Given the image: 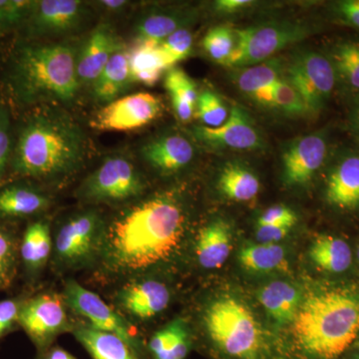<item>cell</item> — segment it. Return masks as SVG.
Returning a JSON list of instances; mask_svg holds the SVG:
<instances>
[{"label": "cell", "instance_id": "obj_1", "mask_svg": "<svg viewBox=\"0 0 359 359\" xmlns=\"http://www.w3.org/2000/svg\"><path fill=\"white\" fill-rule=\"evenodd\" d=\"M187 215L172 193L129 205L106 223L99 261L116 276H136L165 263L185 235Z\"/></svg>", "mask_w": 359, "mask_h": 359}, {"label": "cell", "instance_id": "obj_2", "mask_svg": "<svg viewBox=\"0 0 359 359\" xmlns=\"http://www.w3.org/2000/svg\"><path fill=\"white\" fill-rule=\"evenodd\" d=\"M86 148L79 125L65 111L47 107L30 116L20 129L11 166L21 177L65 178L82 166Z\"/></svg>", "mask_w": 359, "mask_h": 359}, {"label": "cell", "instance_id": "obj_3", "mask_svg": "<svg viewBox=\"0 0 359 359\" xmlns=\"http://www.w3.org/2000/svg\"><path fill=\"white\" fill-rule=\"evenodd\" d=\"M292 334L299 358H341L359 337V287L337 285L309 294L292 323Z\"/></svg>", "mask_w": 359, "mask_h": 359}, {"label": "cell", "instance_id": "obj_4", "mask_svg": "<svg viewBox=\"0 0 359 359\" xmlns=\"http://www.w3.org/2000/svg\"><path fill=\"white\" fill-rule=\"evenodd\" d=\"M78 50L67 42L26 45L16 54L11 84L21 102L71 103L79 91Z\"/></svg>", "mask_w": 359, "mask_h": 359}, {"label": "cell", "instance_id": "obj_5", "mask_svg": "<svg viewBox=\"0 0 359 359\" xmlns=\"http://www.w3.org/2000/svg\"><path fill=\"white\" fill-rule=\"evenodd\" d=\"M205 335L224 359H271V348L252 311L233 297H219L203 313Z\"/></svg>", "mask_w": 359, "mask_h": 359}, {"label": "cell", "instance_id": "obj_6", "mask_svg": "<svg viewBox=\"0 0 359 359\" xmlns=\"http://www.w3.org/2000/svg\"><path fill=\"white\" fill-rule=\"evenodd\" d=\"M313 28L306 23L285 20L235 30V49L226 66L243 69L276 57L278 52L313 34Z\"/></svg>", "mask_w": 359, "mask_h": 359}, {"label": "cell", "instance_id": "obj_7", "mask_svg": "<svg viewBox=\"0 0 359 359\" xmlns=\"http://www.w3.org/2000/svg\"><path fill=\"white\" fill-rule=\"evenodd\" d=\"M106 222L95 210L79 212L59 226L53 241L54 256L63 269L84 268L100 257Z\"/></svg>", "mask_w": 359, "mask_h": 359}, {"label": "cell", "instance_id": "obj_8", "mask_svg": "<svg viewBox=\"0 0 359 359\" xmlns=\"http://www.w3.org/2000/svg\"><path fill=\"white\" fill-rule=\"evenodd\" d=\"M145 189V180L129 158L110 156L84 180L78 198L90 203L130 202Z\"/></svg>", "mask_w": 359, "mask_h": 359}, {"label": "cell", "instance_id": "obj_9", "mask_svg": "<svg viewBox=\"0 0 359 359\" xmlns=\"http://www.w3.org/2000/svg\"><path fill=\"white\" fill-rule=\"evenodd\" d=\"M285 74L301 93L309 115L320 114L337 88L334 68L325 52H297L287 62Z\"/></svg>", "mask_w": 359, "mask_h": 359}, {"label": "cell", "instance_id": "obj_10", "mask_svg": "<svg viewBox=\"0 0 359 359\" xmlns=\"http://www.w3.org/2000/svg\"><path fill=\"white\" fill-rule=\"evenodd\" d=\"M65 299L45 292L23 302L18 325L28 335L39 353L53 346L54 340L66 332H72L66 313Z\"/></svg>", "mask_w": 359, "mask_h": 359}, {"label": "cell", "instance_id": "obj_11", "mask_svg": "<svg viewBox=\"0 0 359 359\" xmlns=\"http://www.w3.org/2000/svg\"><path fill=\"white\" fill-rule=\"evenodd\" d=\"M63 299L73 311L86 318L92 327L118 335L143 358L142 342L133 334L128 323L95 292L85 289L76 280H69L66 283Z\"/></svg>", "mask_w": 359, "mask_h": 359}, {"label": "cell", "instance_id": "obj_12", "mask_svg": "<svg viewBox=\"0 0 359 359\" xmlns=\"http://www.w3.org/2000/svg\"><path fill=\"white\" fill-rule=\"evenodd\" d=\"M162 110V101L154 94H130L106 104L90 125L99 131H132L154 121Z\"/></svg>", "mask_w": 359, "mask_h": 359}, {"label": "cell", "instance_id": "obj_13", "mask_svg": "<svg viewBox=\"0 0 359 359\" xmlns=\"http://www.w3.org/2000/svg\"><path fill=\"white\" fill-rule=\"evenodd\" d=\"M330 139L327 131L304 135L290 142L283 153V179L285 185H308L330 157Z\"/></svg>", "mask_w": 359, "mask_h": 359}, {"label": "cell", "instance_id": "obj_14", "mask_svg": "<svg viewBox=\"0 0 359 359\" xmlns=\"http://www.w3.org/2000/svg\"><path fill=\"white\" fill-rule=\"evenodd\" d=\"M323 197L334 211L359 212V150L346 149L334 155L328 166Z\"/></svg>", "mask_w": 359, "mask_h": 359}, {"label": "cell", "instance_id": "obj_15", "mask_svg": "<svg viewBox=\"0 0 359 359\" xmlns=\"http://www.w3.org/2000/svg\"><path fill=\"white\" fill-rule=\"evenodd\" d=\"M88 14L86 4L78 0L32 1L28 27L37 37L71 34L81 28Z\"/></svg>", "mask_w": 359, "mask_h": 359}, {"label": "cell", "instance_id": "obj_16", "mask_svg": "<svg viewBox=\"0 0 359 359\" xmlns=\"http://www.w3.org/2000/svg\"><path fill=\"white\" fill-rule=\"evenodd\" d=\"M193 134L205 145L233 151H256L264 147V141L256 124L241 105L231 108L228 120L219 128L195 127Z\"/></svg>", "mask_w": 359, "mask_h": 359}, {"label": "cell", "instance_id": "obj_17", "mask_svg": "<svg viewBox=\"0 0 359 359\" xmlns=\"http://www.w3.org/2000/svg\"><path fill=\"white\" fill-rule=\"evenodd\" d=\"M124 48L111 25H97L78 50L77 75L80 86H92L111 57Z\"/></svg>", "mask_w": 359, "mask_h": 359}, {"label": "cell", "instance_id": "obj_18", "mask_svg": "<svg viewBox=\"0 0 359 359\" xmlns=\"http://www.w3.org/2000/svg\"><path fill=\"white\" fill-rule=\"evenodd\" d=\"M171 301V292L165 283L156 280H134L116 294V304L128 316L147 320L164 311Z\"/></svg>", "mask_w": 359, "mask_h": 359}, {"label": "cell", "instance_id": "obj_19", "mask_svg": "<svg viewBox=\"0 0 359 359\" xmlns=\"http://www.w3.org/2000/svg\"><path fill=\"white\" fill-rule=\"evenodd\" d=\"M142 157L157 171L176 173L192 162L195 148L192 142L180 134H167L148 142L142 147Z\"/></svg>", "mask_w": 359, "mask_h": 359}, {"label": "cell", "instance_id": "obj_20", "mask_svg": "<svg viewBox=\"0 0 359 359\" xmlns=\"http://www.w3.org/2000/svg\"><path fill=\"white\" fill-rule=\"evenodd\" d=\"M196 11L191 7H159L142 14L135 26L137 41L160 43L177 30L185 28L195 20Z\"/></svg>", "mask_w": 359, "mask_h": 359}, {"label": "cell", "instance_id": "obj_21", "mask_svg": "<svg viewBox=\"0 0 359 359\" xmlns=\"http://www.w3.org/2000/svg\"><path fill=\"white\" fill-rule=\"evenodd\" d=\"M285 60L276 56L259 65L243 68L236 82L245 95L262 105L273 107V90L276 82L285 75Z\"/></svg>", "mask_w": 359, "mask_h": 359}, {"label": "cell", "instance_id": "obj_22", "mask_svg": "<svg viewBox=\"0 0 359 359\" xmlns=\"http://www.w3.org/2000/svg\"><path fill=\"white\" fill-rule=\"evenodd\" d=\"M231 248L230 224L224 219H215L198 233L195 243L196 259L203 269H219L230 257Z\"/></svg>", "mask_w": 359, "mask_h": 359}, {"label": "cell", "instance_id": "obj_23", "mask_svg": "<svg viewBox=\"0 0 359 359\" xmlns=\"http://www.w3.org/2000/svg\"><path fill=\"white\" fill-rule=\"evenodd\" d=\"M257 299L269 318L280 327L294 323L302 304L299 290L285 280L264 285L257 292Z\"/></svg>", "mask_w": 359, "mask_h": 359}, {"label": "cell", "instance_id": "obj_24", "mask_svg": "<svg viewBox=\"0 0 359 359\" xmlns=\"http://www.w3.org/2000/svg\"><path fill=\"white\" fill-rule=\"evenodd\" d=\"M72 334L91 359H145L121 337L91 325L73 327Z\"/></svg>", "mask_w": 359, "mask_h": 359}, {"label": "cell", "instance_id": "obj_25", "mask_svg": "<svg viewBox=\"0 0 359 359\" xmlns=\"http://www.w3.org/2000/svg\"><path fill=\"white\" fill-rule=\"evenodd\" d=\"M334 66L337 88L354 99L359 96V39H340L327 52Z\"/></svg>", "mask_w": 359, "mask_h": 359}, {"label": "cell", "instance_id": "obj_26", "mask_svg": "<svg viewBox=\"0 0 359 359\" xmlns=\"http://www.w3.org/2000/svg\"><path fill=\"white\" fill-rule=\"evenodd\" d=\"M129 65L133 82L146 86H153L163 73L173 68L161 50L159 43L152 41H137L129 50Z\"/></svg>", "mask_w": 359, "mask_h": 359}, {"label": "cell", "instance_id": "obj_27", "mask_svg": "<svg viewBox=\"0 0 359 359\" xmlns=\"http://www.w3.org/2000/svg\"><path fill=\"white\" fill-rule=\"evenodd\" d=\"M133 83L130 72L129 51L124 48L111 57L91 87L97 101L109 104L120 98Z\"/></svg>", "mask_w": 359, "mask_h": 359}, {"label": "cell", "instance_id": "obj_28", "mask_svg": "<svg viewBox=\"0 0 359 359\" xmlns=\"http://www.w3.org/2000/svg\"><path fill=\"white\" fill-rule=\"evenodd\" d=\"M309 252L314 266L328 273L339 275L346 273L353 263L351 245L344 238L335 236H318Z\"/></svg>", "mask_w": 359, "mask_h": 359}, {"label": "cell", "instance_id": "obj_29", "mask_svg": "<svg viewBox=\"0 0 359 359\" xmlns=\"http://www.w3.org/2000/svg\"><path fill=\"white\" fill-rule=\"evenodd\" d=\"M192 344V337L186 321L179 318L151 337L147 351L153 359H186Z\"/></svg>", "mask_w": 359, "mask_h": 359}, {"label": "cell", "instance_id": "obj_30", "mask_svg": "<svg viewBox=\"0 0 359 359\" xmlns=\"http://www.w3.org/2000/svg\"><path fill=\"white\" fill-rule=\"evenodd\" d=\"M218 188L226 199L247 203L256 199L261 184L249 167L242 163L230 162L219 172Z\"/></svg>", "mask_w": 359, "mask_h": 359}, {"label": "cell", "instance_id": "obj_31", "mask_svg": "<svg viewBox=\"0 0 359 359\" xmlns=\"http://www.w3.org/2000/svg\"><path fill=\"white\" fill-rule=\"evenodd\" d=\"M165 87L171 97L175 114L180 121L188 123L195 115L199 92L192 78L181 68L168 70L165 77Z\"/></svg>", "mask_w": 359, "mask_h": 359}, {"label": "cell", "instance_id": "obj_32", "mask_svg": "<svg viewBox=\"0 0 359 359\" xmlns=\"http://www.w3.org/2000/svg\"><path fill=\"white\" fill-rule=\"evenodd\" d=\"M53 249V241L49 224L35 222L28 226L20 245V254L23 264L30 271L43 268Z\"/></svg>", "mask_w": 359, "mask_h": 359}, {"label": "cell", "instance_id": "obj_33", "mask_svg": "<svg viewBox=\"0 0 359 359\" xmlns=\"http://www.w3.org/2000/svg\"><path fill=\"white\" fill-rule=\"evenodd\" d=\"M241 266L254 273H269L287 271L285 252L278 244H250L245 245L238 254Z\"/></svg>", "mask_w": 359, "mask_h": 359}, {"label": "cell", "instance_id": "obj_34", "mask_svg": "<svg viewBox=\"0 0 359 359\" xmlns=\"http://www.w3.org/2000/svg\"><path fill=\"white\" fill-rule=\"evenodd\" d=\"M49 205L46 196L23 186H13L0 192V215L6 217L32 216Z\"/></svg>", "mask_w": 359, "mask_h": 359}, {"label": "cell", "instance_id": "obj_35", "mask_svg": "<svg viewBox=\"0 0 359 359\" xmlns=\"http://www.w3.org/2000/svg\"><path fill=\"white\" fill-rule=\"evenodd\" d=\"M235 46V32L226 25L212 28L203 39L205 51L210 58L219 65H226Z\"/></svg>", "mask_w": 359, "mask_h": 359}, {"label": "cell", "instance_id": "obj_36", "mask_svg": "<svg viewBox=\"0 0 359 359\" xmlns=\"http://www.w3.org/2000/svg\"><path fill=\"white\" fill-rule=\"evenodd\" d=\"M229 113L222 99L211 90H205L199 94L195 116L208 128H219L228 120Z\"/></svg>", "mask_w": 359, "mask_h": 359}, {"label": "cell", "instance_id": "obj_37", "mask_svg": "<svg viewBox=\"0 0 359 359\" xmlns=\"http://www.w3.org/2000/svg\"><path fill=\"white\" fill-rule=\"evenodd\" d=\"M273 107L278 108L287 115H309L308 107L301 93L285 75L276 82L273 90Z\"/></svg>", "mask_w": 359, "mask_h": 359}, {"label": "cell", "instance_id": "obj_38", "mask_svg": "<svg viewBox=\"0 0 359 359\" xmlns=\"http://www.w3.org/2000/svg\"><path fill=\"white\" fill-rule=\"evenodd\" d=\"M18 250L11 233L0 229V290L11 287L18 271Z\"/></svg>", "mask_w": 359, "mask_h": 359}, {"label": "cell", "instance_id": "obj_39", "mask_svg": "<svg viewBox=\"0 0 359 359\" xmlns=\"http://www.w3.org/2000/svg\"><path fill=\"white\" fill-rule=\"evenodd\" d=\"M194 36L188 27L181 28L159 43L161 50L166 56L172 67L184 60L192 51Z\"/></svg>", "mask_w": 359, "mask_h": 359}, {"label": "cell", "instance_id": "obj_40", "mask_svg": "<svg viewBox=\"0 0 359 359\" xmlns=\"http://www.w3.org/2000/svg\"><path fill=\"white\" fill-rule=\"evenodd\" d=\"M32 1L0 0V30L8 29L27 20Z\"/></svg>", "mask_w": 359, "mask_h": 359}, {"label": "cell", "instance_id": "obj_41", "mask_svg": "<svg viewBox=\"0 0 359 359\" xmlns=\"http://www.w3.org/2000/svg\"><path fill=\"white\" fill-rule=\"evenodd\" d=\"M330 20L359 32V0H339L328 7Z\"/></svg>", "mask_w": 359, "mask_h": 359}, {"label": "cell", "instance_id": "obj_42", "mask_svg": "<svg viewBox=\"0 0 359 359\" xmlns=\"http://www.w3.org/2000/svg\"><path fill=\"white\" fill-rule=\"evenodd\" d=\"M297 218L295 212L285 205H278L269 208L257 219V226H294Z\"/></svg>", "mask_w": 359, "mask_h": 359}, {"label": "cell", "instance_id": "obj_43", "mask_svg": "<svg viewBox=\"0 0 359 359\" xmlns=\"http://www.w3.org/2000/svg\"><path fill=\"white\" fill-rule=\"evenodd\" d=\"M23 302L13 299L0 302V339L13 330L15 323H18Z\"/></svg>", "mask_w": 359, "mask_h": 359}, {"label": "cell", "instance_id": "obj_44", "mask_svg": "<svg viewBox=\"0 0 359 359\" xmlns=\"http://www.w3.org/2000/svg\"><path fill=\"white\" fill-rule=\"evenodd\" d=\"M11 118L8 110L0 106V179L11 158Z\"/></svg>", "mask_w": 359, "mask_h": 359}, {"label": "cell", "instance_id": "obj_45", "mask_svg": "<svg viewBox=\"0 0 359 359\" xmlns=\"http://www.w3.org/2000/svg\"><path fill=\"white\" fill-rule=\"evenodd\" d=\"M292 229V226H257V243H261V244H278V242H280L289 235Z\"/></svg>", "mask_w": 359, "mask_h": 359}, {"label": "cell", "instance_id": "obj_46", "mask_svg": "<svg viewBox=\"0 0 359 359\" xmlns=\"http://www.w3.org/2000/svg\"><path fill=\"white\" fill-rule=\"evenodd\" d=\"M250 0H219L214 4L215 11L221 13H236L252 6Z\"/></svg>", "mask_w": 359, "mask_h": 359}, {"label": "cell", "instance_id": "obj_47", "mask_svg": "<svg viewBox=\"0 0 359 359\" xmlns=\"http://www.w3.org/2000/svg\"><path fill=\"white\" fill-rule=\"evenodd\" d=\"M347 124H348L349 132L359 143V96L353 99V104L347 117Z\"/></svg>", "mask_w": 359, "mask_h": 359}, {"label": "cell", "instance_id": "obj_48", "mask_svg": "<svg viewBox=\"0 0 359 359\" xmlns=\"http://www.w3.org/2000/svg\"><path fill=\"white\" fill-rule=\"evenodd\" d=\"M39 359H77L65 348L58 346H52L46 351L39 353Z\"/></svg>", "mask_w": 359, "mask_h": 359}, {"label": "cell", "instance_id": "obj_49", "mask_svg": "<svg viewBox=\"0 0 359 359\" xmlns=\"http://www.w3.org/2000/svg\"><path fill=\"white\" fill-rule=\"evenodd\" d=\"M98 4L109 13H120L128 6L129 2L125 0H104V1H99Z\"/></svg>", "mask_w": 359, "mask_h": 359}, {"label": "cell", "instance_id": "obj_50", "mask_svg": "<svg viewBox=\"0 0 359 359\" xmlns=\"http://www.w3.org/2000/svg\"><path fill=\"white\" fill-rule=\"evenodd\" d=\"M347 359H359V351H355V353L351 354V355Z\"/></svg>", "mask_w": 359, "mask_h": 359}, {"label": "cell", "instance_id": "obj_51", "mask_svg": "<svg viewBox=\"0 0 359 359\" xmlns=\"http://www.w3.org/2000/svg\"><path fill=\"white\" fill-rule=\"evenodd\" d=\"M353 348L355 349V351H359V337L358 340H356L355 344H354Z\"/></svg>", "mask_w": 359, "mask_h": 359}, {"label": "cell", "instance_id": "obj_52", "mask_svg": "<svg viewBox=\"0 0 359 359\" xmlns=\"http://www.w3.org/2000/svg\"><path fill=\"white\" fill-rule=\"evenodd\" d=\"M356 259H358V263H359V245L358 247V250H356Z\"/></svg>", "mask_w": 359, "mask_h": 359}]
</instances>
